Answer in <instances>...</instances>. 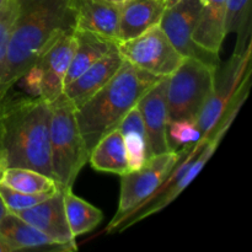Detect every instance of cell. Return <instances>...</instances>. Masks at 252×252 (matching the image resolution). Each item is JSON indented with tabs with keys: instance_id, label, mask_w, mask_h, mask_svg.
<instances>
[{
	"instance_id": "6da1fadb",
	"label": "cell",
	"mask_w": 252,
	"mask_h": 252,
	"mask_svg": "<svg viewBox=\"0 0 252 252\" xmlns=\"http://www.w3.org/2000/svg\"><path fill=\"white\" fill-rule=\"evenodd\" d=\"M0 73V102L61 34L73 29L68 0H19Z\"/></svg>"
},
{
	"instance_id": "7a4b0ae2",
	"label": "cell",
	"mask_w": 252,
	"mask_h": 252,
	"mask_svg": "<svg viewBox=\"0 0 252 252\" xmlns=\"http://www.w3.org/2000/svg\"><path fill=\"white\" fill-rule=\"evenodd\" d=\"M0 107V150L6 166L36 170L53 179L48 101L31 96L5 97Z\"/></svg>"
},
{
	"instance_id": "3957f363",
	"label": "cell",
	"mask_w": 252,
	"mask_h": 252,
	"mask_svg": "<svg viewBox=\"0 0 252 252\" xmlns=\"http://www.w3.org/2000/svg\"><path fill=\"white\" fill-rule=\"evenodd\" d=\"M160 79L125 61L107 84L76 108L75 117L89 152L102 135L117 127Z\"/></svg>"
},
{
	"instance_id": "277c9868",
	"label": "cell",
	"mask_w": 252,
	"mask_h": 252,
	"mask_svg": "<svg viewBox=\"0 0 252 252\" xmlns=\"http://www.w3.org/2000/svg\"><path fill=\"white\" fill-rule=\"evenodd\" d=\"M49 147L53 179L62 187H70L89 161L85 139L75 117V106L64 94L49 102Z\"/></svg>"
},
{
	"instance_id": "5b68a950",
	"label": "cell",
	"mask_w": 252,
	"mask_h": 252,
	"mask_svg": "<svg viewBox=\"0 0 252 252\" xmlns=\"http://www.w3.org/2000/svg\"><path fill=\"white\" fill-rule=\"evenodd\" d=\"M217 68L197 58L185 57L176 70L167 78L169 122L196 121L213 91Z\"/></svg>"
},
{
	"instance_id": "8992f818",
	"label": "cell",
	"mask_w": 252,
	"mask_h": 252,
	"mask_svg": "<svg viewBox=\"0 0 252 252\" xmlns=\"http://www.w3.org/2000/svg\"><path fill=\"white\" fill-rule=\"evenodd\" d=\"M184 152L185 148L177 152L169 150L153 155L140 169L128 171L121 176L120 203L117 213L106 229L108 234L117 231L128 218L152 198L181 159Z\"/></svg>"
},
{
	"instance_id": "52a82bcc",
	"label": "cell",
	"mask_w": 252,
	"mask_h": 252,
	"mask_svg": "<svg viewBox=\"0 0 252 252\" xmlns=\"http://www.w3.org/2000/svg\"><path fill=\"white\" fill-rule=\"evenodd\" d=\"M241 106H243V102H241V101H235L234 103H231L230 107H229L228 111L225 112V115L221 117V120L219 121L217 127L213 129V132L206 138V142H204L203 147H202L201 149H199V152L197 153L193 161L189 165V167L187 169V171L185 172L184 176H182L176 184L171 185V186L166 187V189H160L157 193L153 194L152 198L148 199V201L145 202V203L143 204L132 217H130V218H128L127 220L121 225L118 231L123 230V229H127L128 226L143 220V219L147 218V217L158 213V212H160L161 209L166 208L170 203H172V202L179 197V194L181 193L182 191H185V189H187V186L198 176V174L204 167L206 162L208 161L212 158V155L214 154V152H216L217 148H218L219 143H220L221 138L224 137V134H225L226 130L229 129V127L231 126L233 121L235 120L236 113L239 112Z\"/></svg>"
},
{
	"instance_id": "ba28073f",
	"label": "cell",
	"mask_w": 252,
	"mask_h": 252,
	"mask_svg": "<svg viewBox=\"0 0 252 252\" xmlns=\"http://www.w3.org/2000/svg\"><path fill=\"white\" fill-rule=\"evenodd\" d=\"M250 63L251 44H249L244 53L231 57L220 73L217 68L213 91L196 118L201 138L208 137L225 115L245 78L251 74Z\"/></svg>"
},
{
	"instance_id": "9c48e42d",
	"label": "cell",
	"mask_w": 252,
	"mask_h": 252,
	"mask_svg": "<svg viewBox=\"0 0 252 252\" xmlns=\"http://www.w3.org/2000/svg\"><path fill=\"white\" fill-rule=\"evenodd\" d=\"M118 51L126 62L160 78L171 75L185 58L159 25L134 38L120 42Z\"/></svg>"
},
{
	"instance_id": "30bf717a",
	"label": "cell",
	"mask_w": 252,
	"mask_h": 252,
	"mask_svg": "<svg viewBox=\"0 0 252 252\" xmlns=\"http://www.w3.org/2000/svg\"><path fill=\"white\" fill-rule=\"evenodd\" d=\"M202 7L203 0H181L165 9L159 26L182 57H192L219 66V54L202 48L192 38L201 19Z\"/></svg>"
},
{
	"instance_id": "8fae6325",
	"label": "cell",
	"mask_w": 252,
	"mask_h": 252,
	"mask_svg": "<svg viewBox=\"0 0 252 252\" xmlns=\"http://www.w3.org/2000/svg\"><path fill=\"white\" fill-rule=\"evenodd\" d=\"M167 78L160 79L153 88H150L137 103V107L142 115L147 130L148 149L149 157L169 152L166 139L167 117Z\"/></svg>"
},
{
	"instance_id": "7c38bea8",
	"label": "cell",
	"mask_w": 252,
	"mask_h": 252,
	"mask_svg": "<svg viewBox=\"0 0 252 252\" xmlns=\"http://www.w3.org/2000/svg\"><path fill=\"white\" fill-rule=\"evenodd\" d=\"M75 49V37L73 29L58 37L39 58L42 68L41 97L48 102L63 94L64 79L70 66Z\"/></svg>"
},
{
	"instance_id": "4fadbf2b",
	"label": "cell",
	"mask_w": 252,
	"mask_h": 252,
	"mask_svg": "<svg viewBox=\"0 0 252 252\" xmlns=\"http://www.w3.org/2000/svg\"><path fill=\"white\" fill-rule=\"evenodd\" d=\"M63 189L62 187L39 203L17 212L15 216L61 243L76 246L75 238L71 235L64 212Z\"/></svg>"
},
{
	"instance_id": "5bb4252c",
	"label": "cell",
	"mask_w": 252,
	"mask_h": 252,
	"mask_svg": "<svg viewBox=\"0 0 252 252\" xmlns=\"http://www.w3.org/2000/svg\"><path fill=\"white\" fill-rule=\"evenodd\" d=\"M73 29L100 33L117 41L120 5L110 0H68Z\"/></svg>"
},
{
	"instance_id": "9a60e30c",
	"label": "cell",
	"mask_w": 252,
	"mask_h": 252,
	"mask_svg": "<svg viewBox=\"0 0 252 252\" xmlns=\"http://www.w3.org/2000/svg\"><path fill=\"white\" fill-rule=\"evenodd\" d=\"M123 63L125 59L121 56L118 48L110 52L91 64L78 78L66 84L63 88V94L75 108L80 107L110 81Z\"/></svg>"
},
{
	"instance_id": "2e32d148",
	"label": "cell",
	"mask_w": 252,
	"mask_h": 252,
	"mask_svg": "<svg viewBox=\"0 0 252 252\" xmlns=\"http://www.w3.org/2000/svg\"><path fill=\"white\" fill-rule=\"evenodd\" d=\"M0 236L15 251H74L76 246L63 244L42 233L12 213L0 221Z\"/></svg>"
},
{
	"instance_id": "e0dca14e",
	"label": "cell",
	"mask_w": 252,
	"mask_h": 252,
	"mask_svg": "<svg viewBox=\"0 0 252 252\" xmlns=\"http://www.w3.org/2000/svg\"><path fill=\"white\" fill-rule=\"evenodd\" d=\"M162 0H128L120 5L117 42L128 41L160 24L165 11Z\"/></svg>"
},
{
	"instance_id": "ac0fdd59",
	"label": "cell",
	"mask_w": 252,
	"mask_h": 252,
	"mask_svg": "<svg viewBox=\"0 0 252 252\" xmlns=\"http://www.w3.org/2000/svg\"><path fill=\"white\" fill-rule=\"evenodd\" d=\"M73 32L75 37V49L69 70L64 79V86L78 78L91 64L118 48V42L110 37L86 30L73 29Z\"/></svg>"
},
{
	"instance_id": "d6986e66",
	"label": "cell",
	"mask_w": 252,
	"mask_h": 252,
	"mask_svg": "<svg viewBox=\"0 0 252 252\" xmlns=\"http://www.w3.org/2000/svg\"><path fill=\"white\" fill-rule=\"evenodd\" d=\"M228 0H203L201 19L193 32V41L202 48L219 54L225 38V12Z\"/></svg>"
},
{
	"instance_id": "ffe728a7",
	"label": "cell",
	"mask_w": 252,
	"mask_h": 252,
	"mask_svg": "<svg viewBox=\"0 0 252 252\" xmlns=\"http://www.w3.org/2000/svg\"><path fill=\"white\" fill-rule=\"evenodd\" d=\"M89 162L97 171L125 175L128 169L125 142L117 127L97 140L89 154Z\"/></svg>"
},
{
	"instance_id": "44dd1931",
	"label": "cell",
	"mask_w": 252,
	"mask_h": 252,
	"mask_svg": "<svg viewBox=\"0 0 252 252\" xmlns=\"http://www.w3.org/2000/svg\"><path fill=\"white\" fill-rule=\"evenodd\" d=\"M117 128L125 142L129 171L138 170L149 159L147 130L138 107H133L118 123Z\"/></svg>"
},
{
	"instance_id": "7402d4cb",
	"label": "cell",
	"mask_w": 252,
	"mask_h": 252,
	"mask_svg": "<svg viewBox=\"0 0 252 252\" xmlns=\"http://www.w3.org/2000/svg\"><path fill=\"white\" fill-rule=\"evenodd\" d=\"M63 203L69 229L75 239L93 231L102 221V212L73 193L70 187L63 189Z\"/></svg>"
},
{
	"instance_id": "603a6c76",
	"label": "cell",
	"mask_w": 252,
	"mask_h": 252,
	"mask_svg": "<svg viewBox=\"0 0 252 252\" xmlns=\"http://www.w3.org/2000/svg\"><path fill=\"white\" fill-rule=\"evenodd\" d=\"M0 184L25 193L53 194L62 189L52 177L26 167H6Z\"/></svg>"
},
{
	"instance_id": "cb8c5ba5",
	"label": "cell",
	"mask_w": 252,
	"mask_h": 252,
	"mask_svg": "<svg viewBox=\"0 0 252 252\" xmlns=\"http://www.w3.org/2000/svg\"><path fill=\"white\" fill-rule=\"evenodd\" d=\"M250 12L251 0H228L225 12V34L235 32L238 34L234 54L244 53L250 44Z\"/></svg>"
},
{
	"instance_id": "d4e9b609",
	"label": "cell",
	"mask_w": 252,
	"mask_h": 252,
	"mask_svg": "<svg viewBox=\"0 0 252 252\" xmlns=\"http://www.w3.org/2000/svg\"><path fill=\"white\" fill-rule=\"evenodd\" d=\"M167 145L170 150H181L201 139V133L194 120H177L167 123Z\"/></svg>"
},
{
	"instance_id": "484cf974",
	"label": "cell",
	"mask_w": 252,
	"mask_h": 252,
	"mask_svg": "<svg viewBox=\"0 0 252 252\" xmlns=\"http://www.w3.org/2000/svg\"><path fill=\"white\" fill-rule=\"evenodd\" d=\"M49 196H52V194L25 193V192L16 191V189H12L5 185L0 184V197H1L5 207H6L7 212L12 214L30 208V207L39 203Z\"/></svg>"
},
{
	"instance_id": "4316f807",
	"label": "cell",
	"mask_w": 252,
	"mask_h": 252,
	"mask_svg": "<svg viewBox=\"0 0 252 252\" xmlns=\"http://www.w3.org/2000/svg\"><path fill=\"white\" fill-rule=\"evenodd\" d=\"M19 0H9L6 5L0 10V73L6 56L10 33L19 12Z\"/></svg>"
},
{
	"instance_id": "83f0119b",
	"label": "cell",
	"mask_w": 252,
	"mask_h": 252,
	"mask_svg": "<svg viewBox=\"0 0 252 252\" xmlns=\"http://www.w3.org/2000/svg\"><path fill=\"white\" fill-rule=\"evenodd\" d=\"M20 80L24 81V88L27 95H30L31 97H41L42 68L38 62L32 65Z\"/></svg>"
},
{
	"instance_id": "f1b7e54d",
	"label": "cell",
	"mask_w": 252,
	"mask_h": 252,
	"mask_svg": "<svg viewBox=\"0 0 252 252\" xmlns=\"http://www.w3.org/2000/svg\"><path fill=\"white\" fill-rule=\"evenodd\" d=\"M6 162H5V158L4 155H2V152L0 150V181H1V177H2V174H4L5 169H6Z\"/></svg>"
},
{
	"instance_id": "f546056e",
	"label": "cell",
	"mask_w": 252,
	"mask_h": 252,
	"mask_svg": "<svg viewBox=\"0 0 252 252\" xmlns=\"http://www.w3.org/2000/svg\"><path fill=\"white\" fill-rule=\"evenodd\" d=\"M0 252H12L10 246L5 243L4 239H2L1 236H0Z\"/></svg>"
},
{
	"instance_id": "4dcf8cb0",
	"label": "cell",
	"mask_w": 252,
	"mask_h": 252,
	"mask_svg": "<svg viewBox=\"0 0 252 252\" xmlns=\"http://www.w3.org/2000/svg\"><path fill=\"white\" fill-rule=\"evenodd\" d=\"M9 213V212H7V209H6V207H5V204H4V202H2V199H1V197H0V221H1V219L4 218L5 216H6V214Z\"/></svg>"
},
{
	"instance_id": "1f68e13d",
	"label": "cell",
	"mask_w": 252,
	"mask_h": 252,
	"mask_svg": "<svg viewBox=\"0 0 252 252\" xmlns=\"http://www.w3.org/2000/svg\"><path fill=\"white\" fill-rule=\"evenodd\" d=\"M162 1H164L165 7H170V6H172V5L177 4L179 1H181V0H162Z\"/></svg>"
},
{
	"instance_id": "d6a6232c",
	"label": "cell",
	"mask_w": 252,
	"mask_h": 252,
	"mask_svg": "<svg viewBox=\"0 0 252 252\" xmlns=\"http://www.w3.org/2000/svg\"><path fill=\"white\" fill-rule=\"evenodd\" d=\"M110 1L115 2V4H118V5H121V4H123V2L128 1V0H110Z\"/></svg>"
},
{
	"instance_id": "836d02e7",
	"label": "cell",
	"mask_w": 252,
	"mask_h": 252,
	"mask_svg": "<svg viewBox=\"0 0 252 252\" xmlns=\"http://www.w3.org/2000/svg\"><path fill=\"white\" fill-rule=\"evenodd\" d=\"M7 1H9V0H0V10H1L5 5H6Z\"/></svg>"
},
{
	"instance_id": "e575fe53",
	"label": "cell",
	"mask_w": 252,
	"mask_h": 252,
	"mask_svg": "<svg viewBox=\"0 0 252 252\" xmlns=\"http://www.w3.org/2000/svg\"><path fill=\"white\" fill-rule=\"evenodd\" d=\"M0 112H1V107H0Z\"/></svg>"
}]
</instances>
